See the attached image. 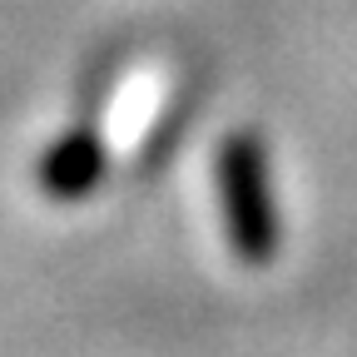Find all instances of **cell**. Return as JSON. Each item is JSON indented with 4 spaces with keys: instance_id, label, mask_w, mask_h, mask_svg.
<instances>
[{
    "instance_id": "cell-1",
    "label": "cell",
    "mask_w": 357,
    "mask_h": 357,
    "mask_svg": "<svg viewBox=\"0 0 357 357\" xmlns=\"http://www.w3.org/2000/svg\"><path fill=\"white\" fill-rule=\"evenodd\" d=\"M218 199H223V223H229V243L248 263H268L278 253V218L268 199V169L258 139L238 134L218 154Z\"/></svg>"
}]
</instances>
